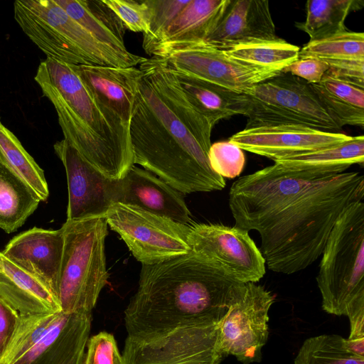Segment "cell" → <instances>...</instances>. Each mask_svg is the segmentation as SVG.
<instances>
[{
    "label": "cell",
    "mask_w": 364,
    "mask_h": 364,
    "mask_svg": "<svg viewBox=\"0 0 364 364\" xmlns=\"http://www.w3.org/2000/svg\"><path fill=\"white\" fill-rule=\"evenodd\" d=\"M220 321L178 328L149 341L127 338L124 364H220L225 358L220 343Z\"/></svg>",
    "instance_id": "12"
},
{
    "label": "cell",
    "mask_w": 364,
    "mask_h": 364,
    "mask_svg": "<svg viewBox=\"0 0 364 364\" xmlns=\"http://www.w3.org/2000/svg\"><path fill=\"white\" fill-rule=\"evenodd\" d=\"M324 61L328 65V70L325 75L364 88V58L326 60Z\"/></svg>",
    "instance_id": "38"
},
{
    "label": "cell",
    "mask_w": 364,
    "mask_h": 364,
    "mask_svg": "<svg viewBox=\"0 0 364 364\" xmlns=\"http://www.w3.org/2000/svg\"><path fill=\"white\" fill-rule=\"evenodd\" d=\"M105 218L142 264H154L191 251L190 225L136 206L114 203Z\"/></svg>",
    "instance_id": "9"
},
{
    "label": "cell",
    "mask_w": 364,
    "mask_h": 364,
    "mask_svg": "<svg viewBox=\"0 0 364 364\" xmlns=\"http://www.w3.org/2000/svg\"><path fill=\"white\" fill-rule=\"evenodd\" d=\"M149 9V31L143 35V48L146 51L159 40L166 28L190 0H145Z\"/></svg>",
    "instance_id": "34"
},
{
    "label": "cell",
    "mask_w": 364,
    "mask_h": 364,
    "mask_svg": "<svg viewBox=\"0 0 364 364\" xmlns=\"http://www.w3.org/2000/svg\"><path fill=\"white\" fill-rule=\"evenodd\" d=\"M277 38L268 1L228 0L215 27L201 43L192 46H205L225 50L242 44Z\"/></svg>",
    "instance_id": "16"
},
{
    "label": "cell",
    "mask_w": 364,
    "mask_h": 364,
    "mask_svg": "<svg viewBox=\"0 0 364 364\" xmlns=\"http://www.w3.org/2000/svg\"><path fill=\"white\" fill-rule=\"evenodd\" d=\"M294 364H364V357L353 353L341 336L323 334L304 341Z\"/></svg>",
    "instance_id": "31"
},
{
    "label": "cell",
    "mask_w": 364,
    "mask_h": 364,
    "mask_svg": "<svg viewBox=\"0 0 364 364\" xmlns=\"http://www.w3.org/2000/svg\"><path fill=\"white\" fill-rule=\"evenodd\" d=\"M0 297L20 315L61 311L54 291L0 252Z\"/></svg>",
    "instance_id": "22"
},
{
    "label": "cell",
    "mask_w": 364,
    "mask_h": 364,
    "mask_svg": "<svg viewBox=\"0 0 364 364\" xmlns=\"http://www.w3.org/2000/svg\"><path fill=\"white\" fill-rule=\"evenodd\" d=\"M34 80L53 105L65 139L111 179L134 166L129 127L100 105L70 64L46 58Z\"/></svg>",
    "instance_id": "3"
},
{
    "label": "cell",
    "mask_w": 364,
    "mask_h": 364,
    "mask_svg": "<svg viewBox=\"0 0 364 364\" xmlns=\"http://www.w3.org/2000/svg\"><path fill=\"white\" fill-rule=\"evenodd\" d=\"M58 314L20 315L1 364H14L23 357L49 331Z\"/></svg>",
    "instance_id": "33"
},
{
    "label": "cell",
    "mask_w": 364,
    "mask_h": 364,
    "mask_svg": "<svg viewBox=\"0 0 364 364\" xmlns=\"http://www.w3.org/2000/svg\"><path fill=\"white\" fill-rule=\"evenodd\" d=\"M364 136L350 139L321 150L274 161L280 169L309 176H328L346 172L352 165L363 164Z\"/></svg>",
    "instance_id": "24"
},
{
    "label": "cell",
    "mask_w": 364,
    "mask_h": 364,
    "mask_svg": "<svg viewBox=\"0 0 364 364\" xmlns=\"http://www.w3.org/2000/svg\"><path fill=\"white\" fill-rule=\"evenodd\" d=\"M313 90L335 122L363 127L364 88L324 75L321 81L311 84Z\"/></svg>",
    "instance_id": "26"
},
{
    "label": "cell",
    "mask_w": 364,
    "mask_h": 364,
    "mask_svg": "<svg viewBox=\"0 0 364 364\" xmlns=\"http://www.w3.org/2000/svg\"><path fill=\"white\" fill-rule=\"evenodd\" d=\"M92 314L59 313L49 331L14 364H82Z\"/></svg>",
    "instance_id": "19"
},
{
    "label": "cell",
    "mask_w": 364,
    "mask_h": 364,
    "mask_svg": "<svg viewBox=\"0 0 364 364\" xmlns=\"http://www.w3.org/2000/svg\"><path fill=\"white\" fill-rule=\"evenodd\" d=\"M71 65L95 99L129 127L140 69L136 67Z\"/></svg>",
    "instance_id": "20"
},
{
    "label": "cell",
    "mask_w": 364,
    "mask_h": 364,
    "mask_svg": "<svg viewBox=\"0 0 364 364\" xmlns=\"http://www.w3.org/2000/svg\"><path fill=\"white\" fill-rule=\"evenodd\" d=\"M53 149L66 172V220L105 218L114 203L118 179L107 177L64 139L56 141Z\"/></svg>",
    "instance_id": "14"
},
{
    "label": "cell",
    "mask_w": 364,
    "mask_h": 364,
    "mask_svg": "<svg viewBox=\"0 0 364 364\" xmlns=\"http://www.w3.org/2000/svg\"><path fill=\"white\" fill-rule=\"evenodd\" d=\"M64 250L57 287L63 313L92 314L109 273L105 256L108 234L105 218L66 220Z\"/></svg>",
    "instance_id": "7"
},
{
    "label": "cell",
    "mask_w": 364,
    "mask_h": 364,
    "mask_svg": "<svg viewBox=\"0 0 364 364\" xmlns=\"http://www.w3.org/2000/svg\"><path fill=\"white\" fill-rule=\"evenodd\" d=\"M247 98L246 129L299 125L338 132L341 127L306 80L289 73L259 82L245 94Z\"/></svg>",
    "instance_id": "8"
},
{
    "label": "cell",
    "mask_w": 364,
    "mask_h": 364,
    "mask_svg": "<svg viewBox=\"0 0 364 364\" xmlns=\"http://www.w3.org/2000/svg\"><path fill=\"white\" fill-rule=\"evenodd\" d=\"M228 196L235 225L259 233L268 269L291 274L321 256L342 211L363 201L364 178L358 171L309 176L274 164L235 181Z\"/></svg>",
    "instance_id": "1"
},
{
    "label": "cell",
    "mask_w": 364,
    "mask_h": 364,
    "mask_svg": "<svg viewBox=\"0 0 364 364\" xmlns=\"http://www.w3.org/2000/svg\"><path fill=\"white\" fill-rule=\"evenodd\" d=\"M328 70V65L323 60L301 58L286 67L282 73H289L309 84H316L321 81Z\"/></svg>",
    "instance_id": "39"
},
{
    "label": "cell",
    "mask_w": 364,
    "mask_h": 364,
    "mask_svg": "<svg viewBox=\"0 0 364 364\" xmlns=\"http://www.w3.org/2000/svg\"><path fill=\"white\" fill-rule=\"evenodd\" d=\"M0 164L19 177L41 201L47 200L49 190L43 170L1 121Z\"/></svg>",
    "instance_id": "29"
},
{
    "label": "cell",
    "mask_w": 364,
    "mask_h": 364,
    "mask_svg": "<svg viewBox=\"0 0 364 364\" xmlns=\"http://www.w3.org/2000/svg\"><path fill=\"white\" fill-rule=\"evenodd\" d=\"M228 0H190L146 53L159 57L201 43L215 27Z\"/></svg>",
    "instance_id": "21"
},
{
    "label": "cell",
    "mask_w": 364,
    "mask_h": 364,
    "mask_svg": "<svg viewBox=\"0 0 364 364\" xmlns=\"http://www.w3.org/2000/svg\"><path fill=\"white\" fill-rule=\"evenodd\" d=\"M363 5L361 0H309L305 21L295 26L309 36V41H319L348 31L345 26L347 16Z\"/></svg>",
    "instance_id": "28"
},
{
    "label": "cell",
    "mask_w": 364,
    "mask_h": 364,
    "mask_svg": "<svg viewBox=\"0 0 364 364\" xmlns=\"http://www.w3.org/2000/svg\"><path fill=\"white\" fill-rule=\"evenodd\" d=\"M168 68L188 101L213 127L222 119L245 115L247 98L245 94Z\"/></svg>",
    "instance_id": "23"
},
{
    "label": "cell",
    "mask_w": 364,
    "mask_h": 364,
    "mask_svg": "<svg viewBox=\"0 0 364 364\" xmlns=\"http://www.w3.org/2000/svg\"><path fill=\"white\" fill-rule=\"evenodd\" d=\"M134 164L183 194L220 191L224 178L213 171L206 146L176 119L160 122L136 92L129 123Z\"/></svg>",
    "instance_id": "4"
},
{
    "label": "cell",
    "mask_w": 364,
    "mask_h": 364,
    "mask_svg": "<svg viewBox=\"0 0 364 364\" xmlns=\"http://www.w3.org/2000/svg\"><path fill=\"white\" fill-rule=\"evenodd\" d=\"M208 160L214 172L223 178H228L238 176L245 164L243 150L229 140L211 144Z\"/></svg>",
    "instance_id": "35"
},
{
    "label": "cell",
    "mask_w": 364,
    "mask_h": 364,
    "mask_svg": "<svg viewBox=\"0 0 364 364\" xmlns=\"http://www.w3.org/2000/svg\"><path fill=\"white\" fill-rule=\"evenodd\" d=\"M191 251L213 262L227 279L236 283L259 282L266 264L249 232L235 225L199 223L190 226Z\"/></svg>",
    "instance_id": "11"
},
{
    "label": "cell",
    "mask_w": 364,
    "mask_h": 364,
    "mask_svg": "<svg viewBox=\"0 0 364 364\" xmlns=\"http://www.w3.org/2000/svg\"><path fill=\"white\" fill-rule=\"evenodd\" d=\"M158 58L171 69L242 94L282 73L241 63L222 50L205 46L171 51Z\"/></svg>",
    "instance_id": "13"
},
{
    "label": "cell",
    "mask_w": 364,
    "mask_h": 364,
    "mask_svg": "<svg viewBox=\"0 0 364 364\" xmlns=\"http://www.w3.org/2000/svg\"><path fill=\"white\" fill-rule=\"evenodd\" d=\"M41 199L16 174L0 164V228L12 233L37 209Z\"/></svg>",
    "instance_id": "27"
},
{
    "label": "cell",
    "mask_w": 364,
    "mask_h": 364,
    "mask_svg": "<svg viewBox=\"0 0 364 364\" xmlns=\"http://www.w3.org/2000/svg\"><path fill=\"white\" fill-rule=\"evenodd\" d=\"M64 250V232L33 227L14 236L2 253L36 276L56 294ZM57 296V294H56Z\"/></svg>",
    "instance_id": "17"
},
{
    "label": "cell",
    "mask_w": 364,
    "mask_h": 364,
    "mask_svg": "<svg viewBox=\"0 0 364 364\" xmlns=\"http://www.w3.org/2000/svg\"><path fill=\"white\" fill-rule=\"evenodd\" d=\"M350 137L304 126L278 125L245 128L229 141L242 150L276 161L334 146Z\"/></svg>",
    "instance_id": "15"
},
{
    "label": "cell",
    "mask_w": 364,
    "mask_h": 364,
    "mask_svg": "<svg viewBox=\"0 0 364 364\" xmlns=\"http://www.w3.org/2000/svg\"><path fill=\"white\" fill-rule=\"evenodd\" d=\"M237 284L193 251L142 264L137 290L124 312L127 338L149 341L178 328L218 323Z\"/></svg>",
    "instance_id": "2"
},
{
    "label": "cell",
    "mask_w": 364,
    "mask_h": 364,
    "mask_svg": "<svg viewBox=\"0 0 364 364\" xmlns=\"http://www.w3.org/2000/svg\"><path fill=\"white\" fill-rule=\"evenodd\" d=\"M115 14L126 29L134 32H141L145 35L149 31V9L144 1L102 0Z\"/></svg>",
    "instance_id": "36"
},
{
    "label": "cell",
    "mask_w": 364,
    "mask_h": 364,
    "mask_svg": "<svg viewBox=\"0 0 364 364\" xmlns=\"http://www.w3.org/2000/svg\"><path fill=\"white\" fill-rule=\"evenodd\" d=\"M14 19L47 56L70 65L136 67L146 58L107 46L73 20L54 0H16Z\"/></svg>",
    "instance_id": "5"
},
{
    "label": "cell",
    "mask_w": 364,
    "mask_h": 364,
    "mask_svg": "<svg viewBox=\"0 0 364 364\" xmlns=\"http://www.w3.org/2000/svg\"><path fill=\"white\" fill-rule=\"evenodd\" d=\"M54 1L100 42L118 51L129 52L124 41L126 28L102 0Z\"/></svg>",
    "instance_id": "25"
},
{
    "label": "cell",
    "mask_w": 364,
    "mask_h": 364,
    "mask_svg": "<svg viewBox=\"0 0 364 364\" xmlns=\"http://www.w3.org/2000/svg\"><path fill=\"white\" fill-rule=\"evenodd\" d=\"M20 314L0 297V364L17 326Z\"/></svg>",
    "instance_id": "40"
},
{
    "label": "cell",
    "mask_w": 364,
    "mask_h": 364,
    "mask_svg": "<svg viewBox=\"0 0 364 364\" xmlns=\"http://www.w3.org/2000/svg\"><path fill=\"white\" fill-rule=\"evenodd\" d=\"M140 208L181 224L191 222L183 193L152 173L132 166L117 180L114 203Z\"/></svg>",
    "instance_id": "18"
},
{
    "label": "cell",
    "mask_w": 364,
    "mask_h": 364,
    "mask_svg": "<svg viewBox=\"0 0 364 364\" xmlns=\"http://www.w3.org/2000/svg\"><path fill=\"white\" fill-rule=\"evenodd\" d=\"M82 364H124L114 336L101 331L89 338Z\"/></svg>",
    "instance_id": "37"
},
{
    "label": "cell",
    "mask_w": 364,
    "mask_h": 364,
    "mask_svg": "<svg viewBox=\"0 0 364 364\" xmlns=\"http://www.w3.org/2000/svg\"><path fill=\"white\" fill-rule=\"evenodd\" d=\"M274 296L255 282L238 283L219 323L221 350L242 364L259 363L269 336V311Z\"/></svg>",
    "instance_id": "10"
},
{
    "label": "cell",
    "mask_w": 364,
    "mask_h": 364,
    "mask_svg": "<svg viewBox=\"0 0 364 364\" xmlns=\"http://www.w3.org/2000/svg\"><path fill=\"white\" fill-rule=\"evenodd\" d=\"M299 50L298 46L279 38L240 45L223 52L241 63L282 72L299 58Z\"/></svg>",
    "instance_id": "30"
},
{
    "label": "cell",
    "mask_w": 364,
    "mask_h": 364,
    "mask_svg": "<svg viewBox=\"0 0 364 364\" xmlns=\"http://www.w3.org/2000/svg\"><path fill=\"white\" fill-rule=\"evenodd\" d=\"M323 60L364 58V33L346 31L330 37L309 41L299 50V58Z\"/></svg>",
    "instance_id": "32"
},
{
    "label": "cell",
    "mask_w": 364,
    "mask_h": 364,
    "mask_svg": "<svg viewBox=\"0 0 364 364\" xmlns=\"http://www.w3.org/2000/svg\"><path fill=\"white\" fill-rule=\"evenodd\" d=\"M316 282L328 314L347 316L364 306V203L338 216L321 253Z\"/></svg>",
    "instance_id": "6"
}]
</instances>
